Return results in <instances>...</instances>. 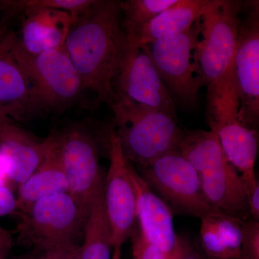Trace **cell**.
<instances>
[{
    "label": "cell",
    "instance_id": "cell-20",
    "mask_svg": "<svg viewBox=\"0 0 259 259\" xmlns=\"http://www.w3.org/2000/svg\"><path fill=\"white\" fill-rule=\"evenodd\" d=\"M210 3L211 0H178L134 35L127 37V45H148L185 31L202 18Z\"/></svg>",
    "mask_w": 259,
    "mask_h": 259
},
{
    "label": "cell",
    "instance_id": "cell-18",
    "mask_svg": "<svg viewBox=\"0 0 259 259\" xmlns=\"http://www.w3.org/2000/svg\"><path fill=\"white\" fill-rule=\"evenodd\" d=\"M44 158L35 171L19 185L16 210L22 212L46 197L69 193V185L61 157L59 134H54L45 139Z\"/></svg>",
    "mask_w": 259,
    "mask_h": 259
},
{
    "label": "cell",
    "instance_id": "cell-7",
    "mask_svg": "<svg viewBox=\"0 0 259 259\" xmlns=\"http://www.w3.org/2000/svg\"><path fill=\"white\" fill-rule=\"evenodd\" d=\"M141 177L177 212L200 218L214 208L206 199L195 168L180 151L141 168Z\"/></svg>",
    "mask_w": 259,
    "mask_h": 259
},
{
    "label": "cell",
    "instance_id": "cell-5",
    "mask_svg": "<svg viewBox=\"0 0 259 259\" xmlns=\"http://www.w3.org/2000/svg\"><path fill=\"white\" fill-rule=\"evenodd\" d=\"M13 54L31 88L37 112L71 105L83 91L76 68L64 46L30 54L13 34Z\"/></svg>",
    "mask_w": 259,
    "mask_h": 259
},
{
    "label": "cell",
    "instance_id": "cell-22",
    "mask_svg": "<svg viewBox=\"0 0 259 259\" xmlns=\"http://www.w3.org/2000/svg\"><path fill=\"white\" fill-rule=\"evenodd\" d=\"M178 0H129L121 3L122 25L126 36L134 35Z\"/></svg>",
    "mask_w": 259,
    "mask_h": 259
},
{
    "label": "cell",
    "instance_id": "cell-10",
    "mask_svg": "<svg viewBox=\"0 0 259 259\" xmlns=\"http://www.w3.org/2000/svg\"><path fill=\"white\" fill-rule=\"evenodd\" d=\"M61 157L69 193L88 216L99 191L105 183L100 163V146L96 138L81 125L59 133Z\"/></svg>",
    "mask_w": 259,
    "mask_h": 259
},
{
    "label": "cell",
    "instance_id": "cell-2",
    "mask_svg": "<svg viewBox=\"0 0 259 259\" xmlns=\"http://www.w3.org/2000/svg\"><path fill=\"white\" fill-rule=\"evenodd\" d=\"M243 2L211 0L200 18V33L194 51L196 76L207 87L212 102L235 83L233 61L238 42Z\"/></svg>",
    "mask_w": 259,
    "mask_h": 259
},
{
    "label": "cell",
    "instance_id": "cell-26",
    "mask_svg": "<svg viewBox=\"0 0 259 259\" xmlns=\"http://www.w3.org/2000/svg\"><path fill=\"white\" fill-rule=\"evenodd\" d=\"M80 245L77 243L57 245L37 250L36 254L26 259H79Z\"/></svg>",
    "mask_w": 259,
    "mask_h": 259
},
{
    "label": "cell",
    "instance_id": "cell-1",
    "mask_svg": "<svg viewBox=\"0 0 259 259\" xmlns=\"http://www.w3.org/2000/svg\"><path fill=\"white\" fill-rule=\"evenodd\" d=\"M121 3L94 1L75 20L64 44L83 91L110 107L117 101L116 80L127 49Z\"/></svg>",
    "mask_w": 259,
    "mask_h": 259
},
{
    "label": "cell",
    "instance_id": "cell-27",
    "mask_svg": "<svg viewBox=\"0 0 259 259\" xmlns=\"http://www.w3.org/2000/svg\"><path fill=\"white\" fill-rule=\"evenodd\" d=\"M176 259H204L192 242L181 238V245Z\"/></svg>",
    "mask_w": 259,
    "mask_h": 259
},
{
    "label": "cell",
    "instance_id": "cell-30",
    "mask_svg": "<svg viewBox=\"0 0 259 259\" xmlns=\"http://www.w3.org/2000/svg\"><path fill=\"white\" fill-rule=\"evenodd\" d=\"M112 259H121V249H114Z\"/></svg>",
    "mask_w": 259,
    "mask_h": 259
},
{
    "label": "cell",
    "instance_id": "cell-19",
    "mask_svg": "<svg viewBox=\"0 0 259 259\" xmlns=\"http://www.w3.org/2000/svg\"><path fill=\"white\" fill-rule=\"evenodd\" d=\"M200 245L209 259H241L245 220L214 209L200 218Z\"/></svg>",
    "mask_w": 259,
    "mask_h": 259
},
{
    "label": "cell",
    "instance_id": "cell-14",
    "mask_svg": "<svg viewBox=\"0 0 259 259\" xmlns=\"http://www.w3.org/2000/svg\"><path fill=\"white\" fill-rule=\"evenodd\" d=\"M15 6L25 15L20 44L34 55L63 47L76 20L66 12L45 8L42 0L15 1Z\"/></svg>",
    "mask_w": 259,
    "mask_h": 259
},
{
    "label": "cell",
    "instance_id": "cell-24",
    "mask_svg": "<svg viewBox=\"0 0 259 259\" xmlns=\"http://www.w3.org/2000/svg\"><path fill=\"white\" fill-rule=\"evenodd\" d=\"M131 238L132 240L133 259H168L161 250L144 238L139 226Z\"/></svg>",
    "mask_w": 259,
    "mask_h": 259
},
{
    "label": "cell",
    "instance_id": "cell-6",
    "mask_svg": "<svg viewBox=\"0 0 259 259\" xmlns=\"http://www.w3.org/2000/svg\"><path fill=\"white\" fill-rule=\"evenodd\" d=\"M18 241L36 250L77 243L88 215L69 193L50 196L20 212Z\"/></svg>",
    "mask_w": 259,
    "mask_h": 259
},
{
    "label": "cell",
    "instance_id": "cell-4",
    "mask_svg": "<svg viewBox=\"0 0 259 259\" xmlns=\"http://www.w3.org/2000/svg\"><path fill=\"white\" fill-rule=\"evenodd\" d=\"M113 128L125 159L140 168L173 151H180L185 130L169 114L118 99L111 107Z\"/></svg>",
    "mask_w": 259,
    "mask_h": 259
},
{
    "label": "cell",
    "instance_id": "cell-11",
    "mask_svg": "<svg viewBox=\"0 0 259 259\" xmlns=\"http://www.w3.org/2000/svg\"><path fill=\"white\" fill-rule=\"evenodd\" d=\"M233 76L242 123L257 131L259 118V3L243 2Z\"/></svg>",
    "mask_w": 259,
    "mask_h": 259
},
{
    "label": "cell",
    "instance_id": "cell-17",
    "mask_svg": "<svg viewBox=\"0 0 259 259\" xmlns=\"http://www.w3.org/2000/svg\"><path fill=\"white\" fill-rule=\"evenodd\" d=\"M45 140L40 141L11 119L0 115V153L6 162L8 182L21 185L41 163Z\"/></svg>",
    "mask_w": 259,
    "mask_h": 259
},
{
    "label": "cell",
    "instance_id": "cell-3",
    "mask_svg": "<svg viewBox=\"0 0 259 259\" xmlns=\"http://www.w3.org/2000/svg\"><path fill=\"white\" fill-rule=\"evenodd\" d=\"M180 152L195 168L211 206L233 217L249 219L246 187L214 131L185 130Z\"/></svg>",
    "mask_w": 259,
    "mask_h": 259
},
{
    "label": "cell",
    "instance_id": "cell-12",
    "mask_svg": "<svg viewBox=\"0 0 259 259\" xmlns=\"http://www.w3.org/2000/svg\"><path fill=\"white\" fill-rule=\"evenodd\" d=\"M107 141L110 163L104 183V205L111 228L114 249H121L138 227L137 199L130 163L113 128L109 132Z\"/></svg>",
    "mask_w": 259,
    "mask_h": 259
},
{
    "label": "cell",
    "instance_id": "cell-29",
    "mask_svg": "<svg viewBox=\"0 0 259 259\" xmlns=\"http://www.w3.org/2000/svg\"><path fill=\"white\" fill-rule=\"evenodd\" d=\"M13 239L11 235L0 228V259H7L11 250Z\"/></svg>",
    "mask_w": 259,
    "mask_h": 259
},
{
    "label": "cell",
    "instance_id": "cell-21",
    "mask_svg": "<svg viewBox=\"0 0 259 259\" xmlns=\"http://www.w3.org/2000/svg\"><path fill=\"white\" fill-rule=\"evenodd\" d=\"M83 236L79 259H112L113 241L104 205V185L89 211Z\"/></svg>",
    "mask_w": 259,
    "mask_h": 259
},
{
    "label": "cell",
    "instance_id": "cell-28",
    "mask_svg": "<svg viewBox=\"0 0 259 259\" xmlns=\"http://www.w3.org/2000/svg\"><path fill=\"white\" fill-rule=\"evenodd\" d=\"M248 205L250 219L259 222V185L248 194Z\"/></svg>",
    "mask_w": 259,
    "mask_h": 259
},
{
    "label": "cell",
    "instance_id": "cell-23",
    "mask_svg": "<svg viewBox=\"0 0 259 259\" xmlns=\"http://www.w3.org/2000/svg\"><path fill=\"white\" fill-rule=\"evenodd\" d=\"M241 259H259V222L250 218L243 225Z\"/></svg>",
    "mask_w": 259,
    "mask_h": 259
},
{
    "label": "cell",
    "instance_id": "cell-13",
    "mask_svg": "<svg viewBox=\"0 0 259 259\" xmlns=\"http://www.w3.org/2000/svg\"><path fill=\"white\" fill-rule=\"evenodd\" d=\"M118 99L169 114L176 118L175 105L158 76L148 45H127L115 83Z\"/></svg>",
    "mask_w": 259,
    "mask_h": 259
},
{
    "label": "cell",
    "instance_id": "cell-32",
    "mask_svg": "<svg viewBox=\"0 0 259 259\" xmlns=\"http://www.w3.org/2000/svg\"><path fill=\"white\" fill-rule=\"evenodd\" d=\"M0 228H1V227H0Z\"/></svg>",
    "mask_w": 259,
    "mask_h": 259
},
{
    "label": "cell",
    "instance_id": "cell-16",
    "mask_svg": "<svg viewBox=\"0 0 259 259\" xmlns=\"http://www.w3.org/2000/svg\"><path fill=\"white\" fill-rule=\"evenodd\" d=\"M13 34L0 24V115L20 121L37 110L30 83L13 54Z\"/></svg>",
    "mask_w": 259,
    "mask_h": 259
},
{
    "label": "cell",
    "instance_id": "cell-8",
    "mask_svg": "<svg viewBox=\"0 0 259 259\" xmlns=\"http://www.w3.org/2000/svg\"><path fill=\"white\" fill-rule=\"evenodd\" d=\"M238 112L236 89H232L208 105L209 127L217 134L227 158L239 173L248 194L258 185L255 172L258 131L242 123Z\"/></svg>",
    "mask_w": 259,
    "mask_h": 259
},
{
    "label": "cell",
    "instance_id": "cell-15",
    "mask_svg": "<svg viewBox=\"0 0 259 259\" xmlns=\"http://www.w3.org/2000/svg\"><path fill=\"white\" fill-rule=\"evenodd\" d=\"M130 173L137 199L140 231L149 243L161 250L168 259H176L181 237L175 231L171 208L153 192L131 163Z\"/></svg>",
    "mask_w": 259,
    "mask_h": 259
},
{
    "label": "cell",
    "instance_id": "cell-9",
    "mask_svg": "<svg viewBox=\"0 0 259 259\" xmlns=\"http://www.w3.org/2000/svg\"><path fill=\"white\" fill-rule=\"evenodd\" d=\"M200 33V19L185 31L148 44L160 79L182 103L194 107L202 88L196 76L194 51Z\"/></svg>",
    "mask_w": 259,
    "mask_h": 259
},
{
    "label": "cell",
    "instance_id": "cell-25",
    "mask_svg": "<svg viewBox=\"0 0 259 259\" xmlns=\"http://www.w3.org/2000/svg\"><path fill=\"white\" fill-rule=\"evenodd\" d=\"M6 162L0 153V217L16 210V197L8 185Z\"/></svg>",
    "mask_w": 259,
    "mask_h": 259
},
{
    "label": "cell",
    "instance_id": "cell-31",
    "mask_svg": "<svg viewBox=\"0 0 259 259\" xmlns=\"http://www.w3.org/2000/svg\"><path fill=\"white\" fill-rule=\"evenodd\" d=\"M18 259H26V258H18Z\"/></svg>",
    "mask_w": 259,
    "mask_h": 259
}]
</instances>
